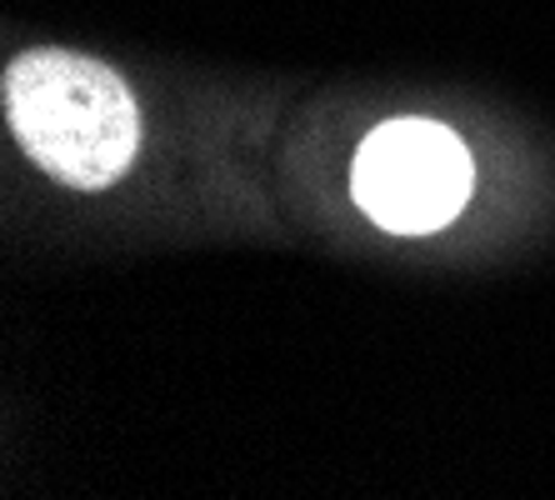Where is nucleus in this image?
Returning <instances> with one entry per match:
<instances>
[{
    "mask_svg": "<svg viewBox=\"0 0 555 500\" xmlns=\"http://www.w3.org/2000/svg\"><path fill=\"white\" fill-rule=\"evenodd\" d=\"M5 120L40 170L80 191L111 185L141 145L126 80L76 51H26L11 61Z\"/></svg>",
    "mask_w": 555,
    "mask_h": 500,
    "instance_id": "f257e3e1",
    "label": "nucleus"
},
{
    "mask_svg": "<svg viewBox=\"0 0 555 500\" xmlns=\"http://www.w3.org/2000/svg\"><path fill=\"white\" fill-rule=\"evenodd\" d=\"M470 180L476 170L465 145L430 120H390L371 130L356 155V201L396 235H426L455 220Z\"/></svg>",
    "mask_w": 555,
    "mask_h": 500,
    "instance_id": "f03ea898",
    "label": "nucleus"
}]
</instances>
